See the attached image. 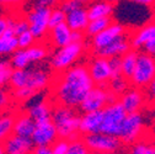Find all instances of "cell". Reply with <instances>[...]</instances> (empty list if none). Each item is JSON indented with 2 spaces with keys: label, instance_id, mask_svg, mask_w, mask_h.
Segmentation results:
<instances>
[{
  "label": "cell",
  "instance_id": "1",
  "mask_svg": "<svg viewBox=\"0 0 155 154\" xmlns=\"http://www.w3.org/2000/svg\"><path fill=\"white\" fill-rule=\"evenodd\" d=\"M95 83L85 64H75L69 69L57 73L51 85V98L54 104L79 107Z\"/></svg>",
  "mask_w": 155,
  "mask_h": 154
},
{
  "label": "cell",
  "instance_id": "2",
  "mask_svg": "<svg viewBox=\"0 0 155 154\" xmlns=\"http://www.w3.org/2000/svg\"><path fill=\"white\" fill-rule=\"evenodd\" d=\"M52 75L46 69L41 67H28L24 69H14L9 85L11 89L25 88L38 95V92L52 85Z\"/></svg>",
  "mask_w": 155,
  "mask_h": 154
},
{
  "label": "cell",
  "instance_id": "3",
  "mask_svg": "<svg viewBox=\"0 0 155 154\" xmlns=\"http://www.w3.org/2000/svg\"><path fill=\"white\" fill-rule=\"evenodd\" d=\"M80 120L75 110V107L54 104L53 112H52V121L54 122L59 138L74 141L76 138H80Z\"/></svg>",
  "mask_w": 155,
  "mask_h": 154
},
{
  "label": "cell",
  "instance_id": "4",
  "mask_svg": "<svg viewBox=\"0 0 155 154\" xmlns=\"http://www.w3.org/2000/svg\"><path fill=\"white\" fill-rule=\"evenodd\" d=\"M86 49L85 41H74L64 47L57 48L51 58V68L55 73H62L75 65Z\"/></svg>",
  "mask_w": 155,
  "mask_h": 154
},
{
  "label": "cell",
  "instance_id": "5",
  "mask_svg": "<svg viewBox=\"0 0 155 154\" xmlns=\"http://www.w3.org/2000/svg\"><path fill=\"white\" fill-rule=\"evenodd\" d=\"M49 46L47 42H36L28 48H18L11 57V64L14 69H24L28 68L36 62L45 61L49 55Z\"/></svg>",
  "mask_w": 155,
  "mask_h": 154
},
{
  "label": "cell",
  "instance_id": "6",
  "mask_svg": "<svg viewBox=\"0 0 155 154\" xmlns=\"http://www.w3.org/2000/svg\"><path fill=\"white\" fill-rule=\"evenodd\" d=\"M145 132V119L142 112L127 113L126 120L122 126L120 138L123 144L132 146L135 142L142 141Z\"/></svg>",
  "mask_w": 155,
  "mask_h": 154
},
{
  "label": "cell",
  "instance_id": "7",
  "mask_svg": "<svg viewBox=\"0 0 155 154\" xmlns=\"http://www.w3.org/2000/svg\"><path fill=\"white\" fill-rule=\"evenodd\" d=\"M83 139L87 148L94 154H100L106 152H118L123 142L118 136H113V134L99 132V133H91L83 136Z\"/></svg>",
  "mask_w": 155,
  "mask_h": 154
},
{
  "label": "cell",
  "instance_id": "8",
  "mask_svg": "<svg viewBox=\"0 0 155 154\" xmlns=\"http://www.w3.org/2000/svg\"><path fill=\"white\" fill-rule=\"evenodd\" d=\"M118 100L107 86H100L95 85L90 92L86 95V98L83 100L79 109L83 112H92V111H101L104 110L108 104Z\"/></svg>",
  "mask_w": 155,
  "mask_h": 154
},
{
  "label": "cell",
  "instance_id": "9",
  "mask_svg": "<svg viewBox=\"0 0 155 154\" xmlns=\"http://www.w3.org/2000/svg\"><path fill=\"white\" fill-rule=\"evenodd\" d=\"M155 78V58L145 52H139L137 67L130 76V85L145 89Z\"/></svg>",
  "mask_w": 155,
  "mask_h": 154
},
{
  "label": "cell",
  "instance_id": "10",
  "mask_svg": "<svg viewBox=\"0 0 155 154\" xmlns=\"http://www.w3.org/2000/svg\"><path fill=\"white\" fill-rule=\"evenodd\" d=\"M104 120H102V132L118 136L121 134L123 122L126 120L127 112L118 100L108 104L104 110Z\"/></svg>",
  "mask_w": 155,
  "mask_h": 154
},
{
  "label": "cell",
  "instance_id": "11",
  "mask_svg": "<svg viewBox=\"0 0 155 154\" xmlns=\"http://www.w3.org/2000/svg\"><path fill=\"white\" fill-rule=\"evenodd\" d=\"M52 9L48 8H31L26 14V18L30 24V31L37 38V41L46 40L49 32V17Z\"/></svg>",
  "mask_w": 155,
  "mask_h": 154
},
{
  "label": "cell",
  "instance_id": "12",
  "mask_svg": "<svg viewBox=\"0 0 155 154\" xmlns=\"http://www.w3.org/2000/svg\"><path fill=\"white\" fill-rule=\"evenodd\" d=\"M126 35H128V28L117 21H113L108 27L91 38V49L94 53H96Z\"/></svg>",
  "mask_w": 155,
  "mask_h": 154
},
{
  "label": "cell",
  "instance_id": "13",
  "mask_svg": "<svg viewBox=\"0 0 155 154\" xmlns=\"http://www.w3.org/2000/svg\"><path fill=\"white\" fill-rule=\"evenodd\" d=\"M90 72V75L95 85L107 86L110 80L113 78V73L110 65V61L106 57L94 54V57L86 64Z\"/></svg>",
  "mask_w": 155,
  "mask_h": 154
},
{
  "label": "cell",
  "instance_id": "14",
  "mask_svg": "<svg viewBox=\"0 0 155 154\" xmlns=\"http://www.w3.org/2000/svg\"><path fill=\"white\" fill-rule=\"evenodd\" d=\"M118 101L121 102V105L123 106L127 113L142 112L150 102L145 92V89L137 86H130L124 94L120 96Z\"/></svg>",
  "mask_w": 155,
  "mask_h": 154
},
{
  "label": "cell",
  "instance_id": "15",
  "mask_svg": "<svg viewBox=\"0 0 155 154\" xmlns=\"http://www.w3.org/2000/svg\"><path fill=\"white\" fill-rule=\"evenodd\" d=\"M58 138H59V134H58L57 127L52 119L42 122H36V127L31 137L35 146L51 147Z\"/></svg>",
  "mask_w": 155,
  "mask_h": 154
},
{
  "label": "cell",
  "instance_id": "16",
  "mask_svg": "<svg viewBox=\"0 0 155 154\" xmlns=\"http://www.w3.org/2000/svg\"><path fill=\"white\" fill-rule=\"evenodd\" d=\"M155 38V18L149 22L134 28L129 33V40L132 48L135 51H142L143 47L151 40Z\"/></svg>",
  "mask_w": 155,
  "mask_h": 154
},
{
  "label": "cell",
  "instance_id": "17",
  "mask_svg": "<svg viewBox=\"0 0 155 154\" xmlns=\"http://www.w3.org/2000/svg\"><path fill=\"white\" fill-rule=\"evenodd\" d=\"M33 99L30 100L31 102L27 106L26 112L36 122H42V121H46V120H51L54 102L49 101L47 99H43V98L37 99V100H33Z\"/></svg>",
  "mask_w": 155,
  "mask_h": 154
},
{
  "label": "cell",
  "instance_id": "18",
  "mask_svg": "<svg viewBox=\"0 0 155 154\" xmlns=\"http://www.w3.org/2000/svg\"><path fill=\"white\" fill-rule=\"evenodd\" d=\"M73 30L68 26L67 22L61 24L49 30L47 41L48 45L54 48H61L73 42Z\"/></svg>",
  "mask_w": 155,
  "mask_h": 154
},
{
  "label": "cell",
  "instance_id": "19",
  "mask_svg": "<svg viewBox=\"0 0 155 154\" xmlns=\"http://www.w3.org/2000/svg\"><path fill=\"white\" fill-rule=\"evenodd\" d=\"M102 120H104V111H92L84 112L80 120V132L83 136L91 133L102 132Z\"/></svg>",
  "mask_w": 155,
  "mask_h": 154
},
{
  "label": "cell",
  "instance_id": "20",
  "mask_svg": "<svg viewBox=\"0 0 155 154\" xmlns=\"http://www.w3.org/2000/svg\"><path fill=\"white\" fill-rule=\"evenodd\" d=\"M6 150V154H15V153H25L30 154L35 148V144L31 138L18 136V134H11V136L3 143Z\"/></svg>",
  "mask_w": 155,
  "mask_h": 154
},
{
  "label": "cell",
  "instance_id": "21",
  "mask_svg": "<svg viewBox=\"0 0 155 154\" xmlns=\"http://www.w3.org/2000/svg\"><path fill=\"white\" fill-rule=\"evenodd\" d=\"M130 49H132V45L129 40V35H126L94 54H99V55L106 57V58H112V57H122Z\"/></svg>",
  "mask_w": 155,
  "mask_h": 154
},
{
  "label": "cell",
  "instance_id": "22",
  "mask_svg": "<svg viewBox=\"0 0 155 154\" xmlns=\"http://www.w3.org/2000/svg\"><path fill=\"white\" fill-rule=\"evenodd\" d=\"M68 26L73 31H79V32H85L89 22H90V16L87 12V8L80 6L70 12H67V21Z\"/></svg>",
  "mask_w": 155,
  "mask_h": 154
},
{
  "label": "cell",
  "instance_id": "23",
  "mask_svg": "<svg viewBox=\"0 0 155 154\" xmlns=\"http://www.w3.org/2000/svg\"><path fill=\"white\" fill-rule=\"evenodd\" d=\"M116 5L110 0H94L87 6L90 20L102 17H113Z\"/></svg>",
  "mask_w": 155,
  "mask_h": 154
},
{
  "label": "cell",
  "instance_id": "24",
  "mask_svg": "<svg viewBox=\"0 0 155 154\" xmlns=\"http://www.w3.org/2000/svg\"><path fill=\"white\" fill-rule=\"evenodd\" d=\"M35 127H36V121L27 112H16V120H15V127H14L15 134L31 138Z\"/></svg>",
  "mask_w": 155,
  "mask_h": 154
},
{
  "label": "cell",
  "instance_id": "25",
  "mask_svg": "<svg viewBox=\"0 0 155 154\" xmlns=\"http://www.w3.org/2000/svg\"><path fill=\"white\" fill-rule=\"evenodd\" d=\"M16 112H3L0 115V143H4L14 134Z\"/></svg>",
  "mask_w": 155,
  "mask_h": 154
},
{
  "label": "cell",
  "instance_id": "26",
  "mask_svg": "<svg viewBox=\"0 0 155 154\" xmlns=\"http://www.w3.org/2000/svg\"><path fill=\"white\" fill-rule=\"evenodd\" d=\"M138 57H139V51H135L133 48L121 57V74L123 76L130 79L135 67H137Z\"/></svg>",
  "mask_w": 155,
  "mask_h": 154
},
{
  "label": "cell",
  "instance_id": "27",
  "mask_svg": "<svg viewBox=\"0 0 155 154\" xmlns=\"http://www.w3.org/2000/svg\"><path fill=\"white\" fill-rule=\"evenodd\" d=\"M113 22V17H102V18H94L90 20L86 30H85V36L86 37H94L101 31H104L106 27H108Z\"/></svg>",
  "mask_w": 155,
  "mask_h": 154
},
{
  "label": "cell",
  "instance_id": "28",
  "mask_svg": "<svg viewBox=\"0 0 155 154\" xmlns=\"http://www.w3.org/2000/svg\"><path fill=\"white\" fill-rule=\"evenodd\" d=\"M130 80L128 78H126V76H123L122 74L120 75H114L113 78L110 80L107 88L117 96V98H120V96L122 94H124L129 88H130Z\"/></svg>",
  "mask_w": 155,
  "mask_h": 154
},
{
  "label": "cell",
  "instance_id": "29",
  "mask_svg": "<svg viewBox=\"0 0 155 154\" xmlns=\"http://www.w3.org/2000/svg\"><path fill=\"white\" fill-rule=\"evenodd\" d=\"M18 49L17 36L15 35H4L0 37V57L14 54Z\"/></svg>",
  "mask_w": 155,
  "mask_h": 154
},
{
  "label": "cell",
  "instance_id": "30",
  "mask_svg": "<svg viewBox=\"0 0 155 154\" xmlns=\"http://www.w3.org/2000/svg\"><path fill=\"white\" fill-rule=\"evenodd\" d=\"M11 16V30L16 36L21 35L30 30V24L27 21L26 16L22 15H10Z\"/></svg>",
  "mask_w": 155,
  "mask_h": 154
},
{
  "label": "cell",
  "instance_id": "31",
  "mask_svg": "<svg viewBox=\"0 0 155 154\" xmlns=\"http://www.w3.org/2000/svg\"><path fill=\"white\" fill-rule=\"evenodd\" d=\"M14 72V67L11 62L6 59L0 61V88H5L10 84V79Z\"/></svg>",
  "mask_w": 155,
  "mask_h": 154
},
{
  "label": "cell",
  "instance_id": "32",
  "mask_svg": "<svg viewBox=\"0 0 155 154\" xmlns=\"http://www.w3.org/2000/svg\"><path fill=\"white\" fill-rule=\"evenodd\" d=\"M65 154H91V150L85 144L83 137L69 142V148Z\"/></svg>",
  "mask_w": 155,
  "mask_h": 154
},
{
  "label": "cell",
  "instance_id": "33",
  "mask_svg": "<svg viewBox=\"0 0 155 154\" xmlns=\"http://www.w3.org/2000/svg\"><path fill=\"white\" fill-rule=\"evenodd\" d=\"M67 21V12L61 8L55 6L51 11V17H49V28H53L61 24H64Z\"/></svg>",
  "mask_w": 155,
  "mask_h": 154
},
{
  "label": "cell",
  "instance_id": "34",
  "mask_svg": "<svg viewBox=\"0 0 155 154\" xmlns=\"http://www.w3.org/2000/svg\"><path fill=\"white\" fill-rule=\"evenodd\" d=\"M37 41V38L33 36V33L28 30L21 35L17 36V42H18V48H28L33 46Z\"/></svg>",
  "mask_w": 155,
  "mask_h": 154
},
{
  "label": "cell",
  "instance_id": "35",
  "mask_svg": "<svg viewBox=\"0 0 155 154\" xmlns=\"http://www.w3.org/2000/svg\"><path fill=\"white\" fill-rule=\"evenodd\" d=\"M69 142L68 139H63V138H58L52 146V154H65L68 148H69Z\"/></svg>",
  "mask_w": 155,
  "mask_h": 154
},
{
  "label": "cell",
  "instance_id": "36",
  "mask_svg": "<svg viewBox=\"0 0 155 154\" xmlns=\"http://www.w3.org/2000/svg\"><path fill=\"white\" fill-rule=\"evenodd\" d=\"M149 144L145 141H139V142H135L134 144L130 146L128 154H149Z\"/></svg>",
  "mask_w": 155,
  "mask_h": 154
},
{
  "label": "cell",
  "instance_id": "37",
  "mask_svg": "<svg viewBox=\"0 0 155 154\" xmlns=\"http://www.w3.org/2000/svg\"><path fill=\"white\" fill-rule=\"evenodd\" d=\"M11 96L9 91L4 88H0V112H5L11 105Z\"/></svg>",
  "mask_w": 155,
  "mask_h": 154
},
{
  "label": "cell",
  "instance_id": "38",
  "mask_svg": "<svg viewBox=\"0 0 155 154\" xmlns=\"http://www.w3.org/2000/svg\"><path fill=\"white\" fill-rule=\"evenodd\" d=\"M9 31H12L11 30V16L10 15H2L0 16V37L6 35Z\"/></svg>",
  "mask_w": 155,
  "mask_h": 154
},
{
  "label": "cell",
  "instance_id": "39",
  "mask_svg": "<svg viewBox=\"0 0 155 154\" xmlns=\"http://www.w3.org/2000/svg\"><path fill=\"white\" fill-rule=\"evenodd\" d=\"M84 4L80 3L79 0H62L61 2V8L65 11V12H70L78 8H80L83 6Z\"/></svg>",
  "mask_w": 155,
  "mask_h": 154
},
{
  "label": "cell",
  "instance_id": "40",
  "mask_svg": "<svg viewBox=\"0 0 155 154\" xmlns=\"http://www.w3.org/2000/svg\"><path fill=\"white\" fill-rule=\"evenodd\" d=\"M32 8H48L53 9L57 6V4L59 3L58 0H30Z\"/></svg>",
  "mask_w": 155,
  "mask_h": 154
},
{
  "label": "cell",
  "instance_id": "41",
  "mask_svg": "<svg viewBox=\"0 0 155 154\" xmlns=\"http://www.w3.org/2000/svg\"><path fill=\"white\" fill-rule=\"evenodd\" d=\"M26 2H27V0H0V6L10 9V10H14V9L20 8Z\"/></svg>",
  "mask_w": 155,
  "mask_h": 154
},
{
  "label": "cell",
  "instance_id": "42",
  "mask_svg": "<svg viewBox=\"0 0 155 154\" xmlns=\"http://www.w3.org/2000/svg\"><path fill=\"white\" fill-rule=\"evenodd\" d=\"M110 61V65L114 75H120L121 74V57H112V58H108Z\"/></svg>",
  "mask_w": 155,
  "mask_h": 154
},
{
  "label": "cell",
  "instance_id": "43",
  "mask_svg": "<svg viewBox=\"0 0 155 154\" xmlns=\"http://www.w3.org/2000/svg\"><path fill=\"white\" fill-rule=\"evenodd\" d=\"M145 92H147V95H148V98H149L150 101H153L155 99V78L145 88Z\"/></svg>",
  "mask_w": 155,
  "mask_h": 154
},
{
  "label": "cell",
  "instance_id": "44",
  "mask_svg": "<svg viewBox=\"0 0 155 154\" xmlns=\"http://www.w3.org/2000/svg\"><path fill=\"white\" fill-rule=\"evenodd\" d=\"M142 51L145 52V53H148V54H150L151 57H154V58H155V38H154V40H151V41H149L143 47Z\"/></svg>",
  "mask_w": 155,
  "mask_h": 154
},
{
  "label": "cell",
  "instance_id": "45",
  "mask_svg": "<svg viewBox=\"0 0 155 154\" xmlns=\"http://www.w3.org/2000/svg\"><path fill=\"white\" fill-rule=\"evenodd\" d=\"M128 2L134 3V4H138V5H142V6L155 9V0H128Z\"/></svg>",
  "mask_w": 155,
  "mask_h": 154
},
{
  "label": "cell",
  "instance_id": "46",
  "mask_svg": "<svg viewBox=\"0 0 155 154\" xmlns=\"http://www.w3.org/2000/svg\"><path fill=\"white\" fill-rule=\"evenodd\" d=\"M30 154H52V149H51V147H37V146H35V148L32 149V152Z\"/></svg>",
  "mask_w": 155,
  "mask_h": 154
},
{
  "label": "cell",
  "instance_id": "47",
  "mask_svg": "<svg viewBox=\"0 0 155 154\" xmlns=\"http://www.w3.org/2000/svg\"><path fill=\"white\" fill-rule=\"evenodd\" d=\"M149 154H155V143L149 144Z\"/></svg>",
  "mask_w": 155,
  "mask_h": 154
},
{
  "label": "cell",
  "instance_id": "48",
  "mask_svg": "<svg viewBox=\"0 0 155 154\" xmlns=\"http://www.w3.org/2000/svg\"><path fill=\"white\" fill-rule=\"evenodd\" d=\"M0 154H6V150H5L3 143H0Z\"/></svg>",
  "mask_w": 155,
  "mask_h": 154
},
{
  "label": "cell",
  "instance_id": "49",
  "mask_svg": "<svg viewBox=\"0 0 155 154\" xmlns=\"http://www.w3.org/2000/svg\"><path fill=\"white\" fill-rule=\"evenodd\" d=\"M79 2H80V3H83V4H87V3L90 4L91 2H94V0H79Z\"/></svg>",
  "mask_w": 155,
  "mask_h": 154
},
{
  "label": "cell",
  "instance_id": "50",
  "mask_svg": "<svg viewBox=\"0 0 155 154\" xmlns=\"http://www.w3.org/2000/svg\"><path fill=\"white\" fill-rule=\"evenodd\" d=\"M110 2H111V3H113V4L116 5V4H118V3H121V2H122V0H110Z\"/></svg>",
  "mask_w": 155,
  "mask_h": 154
},
{
  "label": "cell",
  "instance_id": "51",
  "mask_svg": "<svg viewBox=\"0 0 155 154\" xmlns=\"http://www.w3.org/2000/svg\"><path fill=\"white\" fill-rule=\"evenodd\" d=\"M100 154H118L117 152H106V153H100Z\"/></svg>",
  "mask_w": 155,
  "mask_h": 154
},
{
  "label": "cell",
  "instance_id": "52",
  "mask_svg": "<svg viewBox=\"0 0 155 154\" xmlns=\"http://www.w3.org/2000/svg\"><path fill=\"white\" fill-rule=\"evenodd\" d=\"M150 102H151V107H153V109L155 110V99H154L153 101H150Z\"/></svg>",
  "mask_w": 155,
  "mask_h": 154
},
{
  "label": "cell",
  "instance_id": "53",
  "mask_svg": "<svg viewBox=\"0 0 155 154\" xmlns=\"http://www.w3.org/2000/svg\"><path fill=\"white\" fill-rule=\"evenodd\" d=\"M15 154H25V153H15Z\"/></svg>",
  "mask_w": 155,
  "mask_h": 154
},
{
  "label": "cell",
  "instance_id": "54",
  "mask_svg": "<svg viewBox=\"0 0 155 154\" xmlns=\"http://www.w3.org/2000/svg\"><path fill=\"white\" fill-rule=\"evenodd\" d=\"M58 2H59V3H61V2H62V0H58Z\"/></svg>",
  "mask_w": 155,
  "mask_h": 154
}]
</instances>
